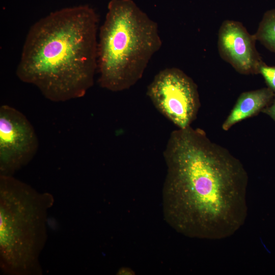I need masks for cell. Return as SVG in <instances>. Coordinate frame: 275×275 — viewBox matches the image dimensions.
Instances as JSON below:
<instances>
[{
    "label": "cell",
    "mask_w": 275,
    "mask_h": 275,
    "mask_svg": "<svg viewBox=\"0 0 275 275\" xmlns=\"http://www.w3.org/2000/svg\"><path fill=\"white\" fill-rule=\"evenodd\" d=\"M38 147L36 133L26 116L11 106L1 105V176H12L33 158Z\"/></svg>",
    "instance_id": "cell-5"
},
{
    "label": "cell",
    "mask_w": 275,
    "mask_h": 275,
    "mask_svg": "<svg viewBox=\"0 0 275 275\" xmlns=\"http://www.w3.org/2000/svg\"><path fill=\"white\" fill-rule=\"evenodd\" d=\"M163 157L164 216L178 232L190 237H229L248 215V175L228 149L191 126L173 131Z\"/></svg>",
    "instance_id": "cell-1"
},
{
    "label": "cell",
    "mask_w": 275,
    "mask_h": 275,
    "mask_svg": "<svg viewBox=\"0 0 275 275\" xmlns=\"http://www.w3.org/2000/svg\"><path fill=\"white\" fill-rule=\"evenodd\" d=\"M261 112L267 115L275 121V94L271 102Z\"/></svg>",
    "instance_id": "cell-10"
},
{
    "label": "cell",
    "mask_w": 275,
    "mask_h": 275,
    "mask_svg": "<svg viewBox=\"0 0 275 275\" xmlns=\"http://www.w3.org/2000/svg\"><path fill=\"white\" fill-rule=\"evenodd\" d=\"M147 95L156 109L179 129L191 126L200 107L197 85L176 67L158 72L148 85Z\"/></svg>",
    "instance_id": "cell-4"
},
{
    "label": "cell",
    "mask_w": 275,
    "mask_h": 275,
    "mask_svg": "<svg viewBox=\"0 0 275 275\" xmlns=\"http://www.w3.org/2000/svg\"><path fill=\"white\" fill-rule=\"evenodd\" d=\"M162 44L157 23L132 0H110L98 30L99 86L117 92L130 88Z\"/></svg>",
    "instance_id": "cell-3"
},
{
    "label": "cell",
    "mask_w": 275,
    "mask_h": 275,
    "mask_svg": "<svg viewBox=\"0 0 275 275\" xmlns=\"http://www.w3.org/2000/svg\"><path fill=\"white\" fill-rule=\"evenodd\" d=\"M274 94L268 87L241 93L223 123V129L227 131L234 124L258 114L271 102Z\"/></svg>",
    "instance_id": "cell-7"
},
{
    "label": "cell",
    "mask_w": 275,
    "mask_h": 275,
    "mask_svg": "<svg viewBox=\"0 0 275 275\" xmlns=\"http://www.w3.org/2000/svg\"><path fill=\"white\" fill-rule=\"evenodd\" d=\"M98 16L88 5L63 8L30 28L16 70L47 99L83 97L97 71Z\"/></svg>",
    "instance_id": "cell-2"
},
{
    "label": "cell",
    "mask_w": 275,
    "mask_h": 275,
    "mask_svg": "<svg viewBox=\"0 0 275 275\" xmlns=\"http://www.w3.org/2000/svg\"><path fill=\"white\" fill-rule=\"evenodd\" d=\"M259 74L263 77L267 86L275 93V66H270L264 62L259 68Z\"/></svg>",
    "instance_id": "cell-9"
},
{
    "label": "cell",
    "mask_w": 275,
    "mask_h": 275,
    "mask_svg": "<svg viewBox=\"0 0 275 275\" xmlns=\"http://www.w3.org/2000/svg\"><path fill=\"white\" fill-rule=\"evenodd\" d=\"M254 36L256 40L275 53V9L264 14Z\"/></svg>",
    "instance_id": "cell-8"
},
{
    "label": "cell",
    "mask_w": 275,
    "mask_h": 275,
    "mask_svg": "<svg viewBox=\"0 0 275 275\" xmlns=\"http://www.w3.org/2000/svg\"><path fill=\"white\" fill-rule=\"evenodd\" d=\"M256 39L238 21L226 20L221 24L218 35L220 56L242 74H259L263 61L256 47Z\"/></svg>",
    "instance_id": "cell-6"
}]
</instances>
